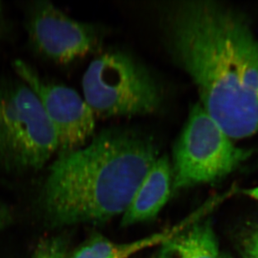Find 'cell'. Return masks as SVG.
I'll return each mask as SVG.
<instances>
[{
  "label": "cell",
  "mask_w": 258,
  "mask_h": 258,
  "mask_svg": "<svg viewBox=\"0 0 258 258\" xmlns=\"http://www.w3.org/2000/svg\"><path fill=\"white\" fill-rule=\"evenodd\" d=\"M70 251V237L66 233L44 238L37 244L32 258H66Z\"/></svg>",
  "instance_id": "8fae6325"
},
{
  "label": "cell",
  "mask_w": 258,
  "mask_h": 258,
  "mask_svg": "<svg viewBox=\"0 0 258 258\" xmlns=\"http://www.w3.org/2000/svg\"><path fill=\"white\" fill-rule=\"evenodd\" d=\"M250 191H251V197H253L254 198L258 199V188L254 189V190H251Z\"/></svg>",
  "instance_id": "5bb4252c"
},
{
  "label": "cell",
  "mask_w": 258,
  "mask_h": 258,
  "mask_svg": "<svg viewBox=\"0 0 258 258\" xmlns=\"http://www.w3.org/2000/svg\"><path fill=\"white\" fill-rule=\"evenodd\" d=\"M14 69L19 78L38 98L56 134L58 153L77 150L92 139L95 115L76 90L45 81L34 69L20 59L15 61Z\"/></svg>",
  "instance_id": "8992f818"
},
{
  "label": "cell",
  "mask_w": 258,
  "mask_h": 258,
  "mask_svg": "<svg viewBox=\"0 0 258 258\" xmlns=\"http://www.w3.org/2000/svg\"><path fill=\"white\" fill-rule=\"evenodd\" d=\"M222 258H234L233 256H230V255H227V254H223L222 255Z\"/></svg>",
  "instance_id": "e0dca14e"
},
{
  "label": "cell",
  "mask_w": 258,
  "mask_h": 258,
  "mask_svg": "<svg viewBox=\"0 0 258 258\" xmlns=\"http://www.w3.org/2000/svg\"><path fill=\"white\" fill-rule=\"evenodd\" d=\"M171 52L201 105L231 139L258 132V40L246 15L212 1H185L166 19Z\"/></svg>",
  "instance_id": "6da1fadb"
},
{
  "label": "cell",
  "mask_w": 258,
  "mask_h": 258,
  "mask_svg": "<svg viewBox=\"0 0 258 258\" xmlns=\"http://www.w3.org/2000/svg\"><path fill=\"white\" fill-rule=\"evenodd\" d=\"M234 145L201 103L193 105L173 154L175 190L222 180L251 156Z\"/></svg>",
  "instance_id": "5b68a950"
},
{
  "label": "cell",
  "mask_w": 258,
  "mask_h": 258,
  "mask_svg": "<svg viewBox=\"0 0 258 258\" xmlns=\"http://www.w3.org/2000/svg\"><path fill=\"white\" fill-rule=\"evenodd\" d=\"M2 19H3L2 5H1V3H0V33H1V27H2Z\"/></svg>",
  "instance_id": "9a60e30c"
},
{
  "label": "cell",
  "mask_w": 258,
  "mask_h": 258,
  "mask_svg": "<svg viewBox=\"0 0 258 258\" xmlns=\"http://www.w3.org/2000/svg\"><path fill=\"white\" fill-rule=\"evenodd\" d=\"M252 231H253L254 234L256 235V237H257L258 239V227H255V228H253L252 229Z\"/></svg>",
  "instance_id": "2e32d148"
},
{
  "label": "cell",
  "mask_w": 258,
  "mask_h": 258,
  "mask_svg": "<svg viewBox=\"0 0 258 258\" xmlns=\"http://www.w3.org/2000/svg\"><path fill=\"white\" fill-rule=\"evenodd\" d=\"M187 226L184 221L159 233L153 234L128 243H116L100 233H92L73 251H69L66 258H130L151 246L161 245L164 241L178 233Z\"/></svg>",
  "instance_id": "30bf717a"
},
{
  "label": "cell",
  "mask_w": 258,
  "mask_h": 258,
  "mask_svg": "<svg viewBox=\"0 0 258 258\" xmlns=\"http://www.w3.org/2000/svg\"><path fill=\"white\" fill-rule=\"evenodd\" d=\"M156 258H222L209 220L197 221L160 245Z\"/></svg>",
  "instance_id": "9c48e42d"
},
{
  "label": "cell",
  "mask_w": 258,
  "mask_h": 258,
  "mask_svg": "<svg viewBox=\"0 0 258 258\" xmlns=\"http://www.w3.org/2000/svg\"><path fill=\"white\" fill-rule=\"evenodd\" d=\"M239 247L242 258H258V239L252 230L242 236Z\"/></svg>",
  "instance_id": "7c38bea8"
},
{
  "label": "cell",
  "mask_w": 258,
  "mask_h": 258,
  "mask_svg": "<svg viewBox=\"0 0 258 258\" xmlns=\"http://www.w3.org/2000/svg\"><path fill=\"white\" fill-rule=\"evenodd\" d=\"M15 220V214L12 208L7 204L0 202V232L12 224Z\"/></svg>",
  "instance_id": "4fadbf2b"
},
{
  "label": "cell",
  "mask_w": 258,
  "mask_h": 258,
  "mask_svg": "<svg viewBox=\"0 0 258 258\" xmlns=\"http://www.w3.org/2000/svg\"><path fill=\"white\" fill-rule=\"evenodd\" d=\"M157 159L152 141L124 128L103 130L86 146L58 153L36 199L42 221L58 229L123 215Z\"/></svg>",
  "instance_id": "7a4b0ae2"
},
{
  "label": "cell",
  "mask_w": 258,
  "mask_h": 258,
  "mask_svg": "<svg viewBox=\"0 0 258 258\" xmlns=\"http://www.w3.org/2000/svg\"><path fill=\"white\" fill-rule=\"evenodd\" d=\"M26 29L37 52L63 64L86 56L99 42L95 26L70 17L49 1L32 3Z\"/></svg>",
  "instance_id": "52a82bcc"
},
{
  "label": "cell",
  "mask_w": 258,
  "mask_h": 258,
  "mask_svg": "<svg viewBox=\"0 0 258 258\" xmlns=\"http://www.w3.org/2000/svg\"><path fill=\"white\" fill-rule=\"evenodd\" d=\"M58 150L56 134L34 91L20 78L0 79V173L39 171Z\"/></svg>",
  "instance_id": "3957f363"
},
{
  "label": "cell",
  "mask_w": 258,
  "mask_h": 258,
  "mask_svg": "<svg viewBox=\"0 0 258 258\" xmlns=\"http://www.w3.org/2000/svg\"><path fill=\"white\" fill-rule=\"evenodd\" d=\"M172 180V168L168 157H158L122 215V227H129L156 218L168 202Z\"/></svg>",
  "instance_id": "ba28073f"
},
{
  "label": "cell",
  "mask_w": 258,
  "mask_h": 258,
  "mask_svg": "<svg viewBox=\"0 0 258 258\" xmlns=\"http://www.w3.org/2000/svg\"><path fill=\"white\" fill-rule=\"evenodd\" d=\"M82 90L95 116L146 115L161 103L158 86L148 71L120 52L95 58L84 74Z\"/></svg>",
  "instance_id": "277c9868"
}]
</instances>
